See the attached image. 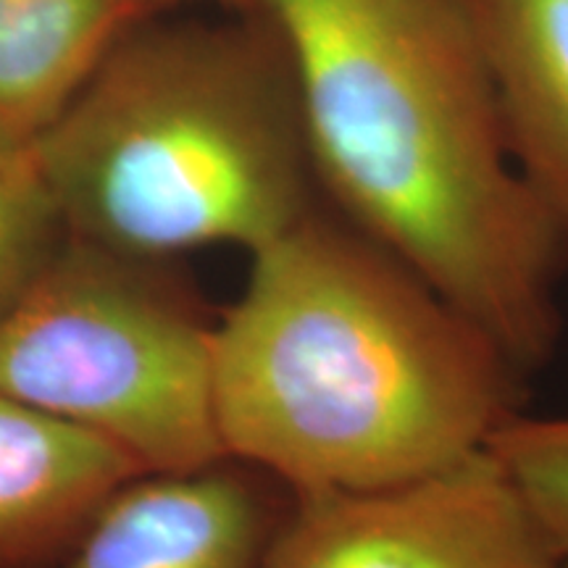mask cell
Segmentation results:
<instances>
[{
  "mask_svg": "<svg viewBox=\"0 0 568 568\" xmlns=\"http://www.w3.org/2000/svg\"><path fill=\"white\" fill-rule=\"evenodd\" d=\"M282 40L318 193L524 374L556 351L568 230L510 153L466 0H251Z\"/></svg>",
  "mask_w": 568,
  "mask_h": 568,
  "instance_id": "6da1fadb",
  "label": "cell"
},
{
  "mask_svg": "<svg viewBox=\"0 0 568 568\" xmlns=\"http://www.w3.org/2000/svg\"><path fill=\"white\" fill-rule=\"evenodd\" d=\"M510 355L324 201L251 253L216 318L226 458L287 493H374L464 464L518 414Z\"/></svg>",
  "mask_w": 568,
  "mask_h": 568,
  "instance_id": "7a4b0ae2",
  "label": "cell"
},
{
  "mask_svg": "<svg viewBox=\"0 0 568 568\" xmlns=\"http://www.w3.org/2000/svg\"><path fill=\"white\" fill-rule=\"evenodd\" d=\"M32 151L63 230L145 258L255 253L324 201L293 69L258 11L140 21Z\"/></svg>",
  "mask_w": 568,
  "mask_h": 568,
  "instance_id": "3957f363",
  "label": "cell"
},
{
  "mask_svg": "<svg viewBox=\"0 0 568 568\" xmlns=\"http://www.w3.org/2000/svg\"><path fill=\"white\" fill-rule=\"evenodd\" d=\"M209 311L174 261L63 234L0 318V389L124 453L142 474L226 458Z\"/></svg>",
  "mask_w": 568,
  "mask_h": 568,
  "instance_id": "277c9868",
  "label": "cell"
},
{
  "mask_svg": "<svg viewBox=\"0 0 568 568\" xmlns=\"http://www.w3.org/2000/svg\"><path fill=\"white\" fill-rule=\"evenodd\" d=\"M261 568H560L489 453L374 493H290Z\"/></svg>",
  "mask_w": 568,
  "mask_h": 568,
  "instance_id": "5b68a950",
  "label": "cell"
},
{
  "mask_svg": "<svg viewBox=\"0 0 568 568\" xmlns=\"http://www.w3.org/2000/svg\"><path fill=\"white\" fill-rule=\"evenodd\" d=\"M287 500L280 481L232 458L138 474L51 568H261Z\"/></svg>",
  "mask_w": 568,
  "mask_h": 568,
  "instance_id": "8992f818",
  "label": "cell"
},
{
  "mask_svg": "<svg viewBox=\"0 0 568 568\" xmlns=\"http://www.w3.org/2000/svg\"><path fill=\"white\" fill-rule=\"evenodd\" d=\"M138 474L113 445L0 389V568L59 564Z\"/></svg>",
  "mask_w": 568,
  "mask_h": 568,
  "instance_id": "52a82bcc",
  "label": "cell"
},
{
  "mask_svg": "<svg viewBox=\"0 0 568 568\" xmlns=\"http://www.w3.org/2000/svg\"><path fill=\"white\" fill-rule=\"evenodd\" d=\"M516 166L568 230V0H466Z\"/></svg>",
  "mask_w": 568,
  "mask_h": 568,
  "instance_id": "ba28073f",
  "label": "cell"
},
{
  "mask_svg": "<svg viewBox=\"0 0 568 568\" xmlns=\"http://www.w3.org/2000/svg\"><path fill=\"white\" fill-rule=\"evenodd\" d=\"M151 0H0V140L32 145Z\"/></svg>",
  "mask_w": 568,
  "mask_h": 568,
  "instance_id": "9c48e42d",
  "label": "cell"
},
{
  "mask_svg": "<svg viewBox=\"0 0 568 568\" xmlns=\"http://www.w3.org/2000/svg\"><path fill=\"white\" fill-rule=\"evenodd\" d=\"M63 222L32 145L0 140V318L61 243Z\"/></svg>",
  "mask_w": 568,
  "mask_h": 568,
  "instance_id": "30bf717a",
  "label": "cell"
},
{
  "mask_svg": "<svg viewBox=\"0 0 568 568\" xmlns=\"http://www.w3.org/2000/svg\"><path fill=\"white\" fill-rule=\"evenodd\" d=\"M487 453L506 474L539 535L556 556H568V416L514 414Z\"/></svg>",
  "mask_w": 568,
  "mask_h": 568,
  "instance_id": "8fae6325",
  "label": "cell"
},
{
  "mask_svg": "<svg viewBox=\"0 0 568 568\" xmlns=\"http://www.w3.org/2000/svg\"><path fill=\"white\" fill-rule=\"evenodd\" d=\"M153 9H163V6H174V3H187V0H151ZM211 3L224 6L230 13H247L251 11V0H211Z\"/></svg>",
  "mask_w": 568,
  "mask_h": 568,
  "instance_id": "7c38bea8",
  "label": "cell"
},
{
  "mask_svg": "<svg viewBox=\"0 0 568 568\" xmlns=\"http://www.w3.org/2000/svg\"><path fill=\"white\" fill-rule=\"evenodd\" d=\"M560 568H568V556H566L564 560H560Z\"/></svg>",
  "mask_w": 568,
  "mask_h": 568,
  "instance_id": "4fadbf2b",
  "label": "cell"
}]
</instances>
